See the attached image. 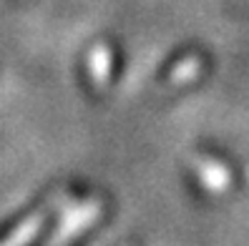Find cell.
<instances>
[{
  "label": "cell",
  "mask_w": 249,
  "mask_h": 246,
  "mask_svg": "<svg viewBox=\"0 0 249 246\" xmlns=\"http://www.w3.org/2000/svg\"><path fill=\"white\" fill-rule=\"evenodd\" d=\"M199 179L209 191H224L229 183V171L216 161H199Z\"/></svg>",
  "instance_id": "3957f363"
},
{
  "label": "cell",
  "mask_w": 249,
  "mask_h": 246,
  "mask_svg": "<svg viewBox=\"0 0 249 246\" xmlns=\"http://www.w3.org/2000/svg\"><path fill=\"white\" fill-rule=\"evenodd\" d=\"M89 66H91V78L98 88H104L108 83V73H111V53L106 46H96L91 50V58H89Z\"/></svg>",
  "instance_id": "277c9868"
},
{
  "label": "cell",
  "mask_w": 249,
  "mask_h": 246,
  "mask_svg": "<svg viewBox=\"0 0 249 246\" xmlns=\"http://www.w3.org/2000/svg\"><path fill=\"white\" fill-rule=\"evenodd\" d=\"M43 221H46V213H31L28 219H23L3 241H0V246H28L40 234Z\"/></svg>",
  "instance_id": "7a4b0ae2"
},
{
  "label": "cell",
  "mask_w": 249,
  "mask_h": 246,
  "mask_svg": "<svg viewBox=\"0 0 249 246\" xmlns=\"http://www.w3.org/2000/svg\"><path fill=\"white\" fill-rule=\"evenodd\" d=\"M199 68H201L199 58H186V61H184V63H179V66H177V70L171 73V83H184V81L196 78V76H199Z\"/></svg>",
  "instance_id": "5b68a950"
},
{
  "label": "cell",
  "mask_w": 249,
  "mask_h": 246,
  "mask_svg": "<svg viewBox=\"0 0 249 246\" xmlns=\"http://www.w3.org/2000/svg\"><path fill=\"white\" fill-rule=\"evenodd\" d=\"M98 216H101V204H96V201H89V204L76 206L73 211H68L63 216V221H61V226H58V231L53 234L48 246H63V244H68L71 239H76L83 229H89Z\"/></svg>",
  "instance_id": "6da1fadb"
}]
</instances>
